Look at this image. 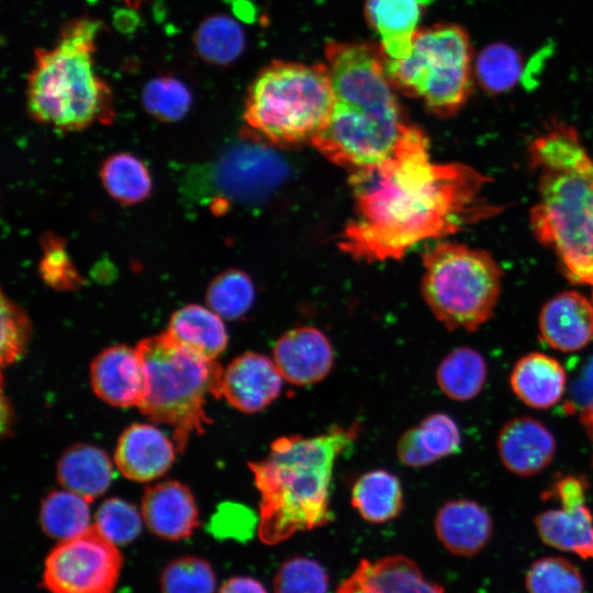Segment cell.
Here are the masks:
<instances>
[{
    "label": "cell",
    "instance_id": "cell-12",
    "mask_svg": "<svg viewBox=\"0 0 593 593\" xmlns=\"http://www.w3.org/2000/svg\"><path fill=\"white\" fill-rule=\"evenodd\" d=\"M91 385L108 404L118 407L137 406L147 389V374L137 348L112 346L92 361Z\"/></svg>",
    "mask_w": 593,
    "mask_h": 593
},
{
    "label": "cell",
    "instance_id": "cell-9",
    "mask_svg": "<svg viewBox=\"0 0 593 593\" xmlns=\"http://www.w3.org/2000/svg\"><path fill=\"white\" fill-rule=\"evenodd\" d=\"M289 174V165L279 153L247 135L189 176L187 188L194 192L192 197L209 200L211 210L221 213L231 205L266 201Z\"/></svg>",
    "mask_w": 593,
    "mask_h": 593
},
{
    "label": "cell",
    "instance_id": "cell-5",
    "mask_svg": "<svg viewBox=\"0 0 593 593\" xmlns=\"http://www.w3.org/2000/svg\"><path fill=\"white\" fill-rule=\"evenodd\" d=\"M334 107L326 65L275 60L249 87L244 120L266 143H312L328 123Z\"/></svg>",
    "mask_w": 593,
    "mask_h": 593
},
{
    "label": "cell",
    "instance_id": "cell-33",
    "mask_svg": "<svg viewBox=\"0 0 593 593\" xmlns=\"http://www.w3.org/2000/svg\"><path fill=\"white\" fill-rule=\"evenodd\" d=\"M191 93L183 82L174 77L149 80L142 91L146 111L160 122L181 120L190 109Z\"/></svg>",
    "mask_w": 593,
    "mask_h": 593
},
{
    "label": "cell",
    "instance_id": "cell-10",
    "mask_svg": "<svg viewBox=\"0 0 593 593\" xmlns=\"http://www.w3.org/2000/svg\"><path fill=\"white\" fill-rule=\"evenodd\" d=\"M122 563L116 545L93 524L51 550L43 585L49 593H113Z\"/></svg>",
    "mask_w": 593,
    "mask_h": 593
},
{
    "label": "cell",
    "instance_id": "cell-23",
    "mask_svg": "<svg viewBox=\"0 0 593 593\" xmlns=\"http://www.w3.org/2000/svg\"><path fill=\"white\" fill-rule=\"evenodd\" d=\"M566 380L563 367L540 353L522 357L510 377L515 395L534 409H548L558 403L564 393Z\"/></svg>",
    "mask_w": 593,
    "mask_h": 593
},
{
    "label": "cell",
    "instance_id": "cell-26",
    "mask_svg": "<svg viewBox=\"0 0 593 593\" xmlns=\"http://www.w3.org/2000/svg\"><path fill=\"white\" fill-rule=\"evenodd\" d=\"M351 505L369 523L389 522L403 510V489L400 479L384 469L360 475L351 489Z\"/></svg>",
    "mask_w": 593,
    "mask_h": 593
},
{
    "label": "cell",
    "instance_id": "cell-30",
    "mask_svg": "<svg viewBox=\"0 0 593 593\" xmlns=\"http://www.w3.org/2000/svg\"><path fill=\"white\" fill-rule=\"evenodd\" d=\"M194 47L200 57L211 64L234 61L245 47V33L232 18L219 14L205 19L197 29Z\"/></svg>",
    "mask_w": 593,
    "mask_h": 593
},
{
    "label": "cell",
    "instance_id": "cell-1",
    "mask_svg": "<svg viewBox=\"0 0 593 593\" xmlns=\"http://www.w3.org/2000/svg\"><path fill=\"white\" fill-rule=\"evenodd\" d=\"M350 176L355 214L339 247L370 262L399 259L501 211L483 197L490 178L460 163L432 161L428 138L413 124L390 158Z\"/></svg>",
    "mask_w": 593,
    "mask_h": 593
},
{
    "label": "cell",
    "instance_id": "cell-31",
    "mask_svg": "<svg viewBox=\"0 0 593 593\" xmlns=\"http://www.w3.org/2000/svg\"><path fill=\"white\" fill-rule=\"evenodd\" d=\"M255 300V287L247 273L230 269L219 273L206 290L209 307L226 320H237L250 309Z\"/></svg>",
    "mask_w": 593,
    "mask_h": 593
},
{
    "label": "cell",
    "instance_id": "cell-20",
    "mask_svg": "<svg viewBox=\"0 0 593 593\" xmlns=\"http://www.w3.org/2000/svg\"><path fill=\"white\" fill-rule=\"evenodd\" d=\"M435 532L443 546L457 556L478 553L492 534V521L484 507L470 500L445 503L435 517Z\"/></svg>",
    "mask_w": 593,
    "mask_h": 593
},
{
    "label": "cell",
    "instance_id": "cell-28",
    "mask_svg": "<svg viewBox=\"0 0 593 593\" xmlns=\"http://www.w3.org/2000/svg\"><path fill=\"white\" fill-rule=\"evenodd\" d=\"M100 179L105 191L123 205L139 203L152 191L147 167L130 153L107 157L100 168Z\"/></svg>",
    "mask_w": 593,
    "mask_h": 593
},
{
    "label": "cell",
    "instance_id": "cell-42",
    "mask_svg": "<svg viewBox=\"0 0 593 593\" xmlns=\"http://www.w3.org/2000/svg\"><path fill=\"white\" fill-rule=\"evenodd\" d=\"M580 419L593 441V403L582 407Z\"/></svg>",
    "mask_w": 593,
    "mask_h": 593
},
{
    "label": "cell",
    "instance_id": "cell-17",
    "mask_svg": "<svg viewBox=\"0 0 593 593\" xmlns=\"http://www.w3.org/2000/svg\"><path fill=\"white\" fill-rule=\"evenodd\" d=\"M114 460L125 478L147 482L170 468L175 460V446L155 426L133 424L120 436Z\"/></svg>",
    "mask_w": 593,
    "mask_h": 593
},
{
    "label": "cell",
    "instance_id": "cell-37",
    "mask_svg": "<svg viewBox=\"0 0 593 593\" xmlns=\"http://www.w3.org/2000/svg\"><path fill=\"white\" fill-rule=\"evenodd\" d=\"M142 518L134 505L113 497L99 506L94 525L114 545H126L139 535Z\"/></svg>",
    "mask_w": 593,
    "mask_h": 593
},
{
    "label": "cell",
    "instance_id": "cell-4",
    "mask_svg": "<svg viewBox=\"0 0 593 593\" xmlns=\"http://www.w3.org/2000/svg\"><path fill=\"white\" fill-rule=\"evenodd\" d=\"M102 26L92 18L71 20L53 47L35 51L26 83L27 111L35 121L63 132L113 121L112 91L93 68Z\"/></svg>",
    "mask_w": 593,
    "mask_h": 593
},
{
    "label": "cell",
    "instance_id": "cell-32",
    "mask_svg": "<svg viewBox=\"0 0 593 593\" xmlns=\"http://www.w3.org/2000/svg\"><path fill=\"white\" fill-rule=\"evenodd\" d=\"M522 74V59L516 51L505 44L485 47L478 56L474 75L481 87L491 93L513 88Z\"/></svg>",
    "mask_w": 593,
    "mask_h": 593
},
{
    "label": "cell",
    "instance_id": "cell-19",
    "mask_svg": "<svg viewBox=\"0 0 593 593\" xmlns=\"http://www.w3.org/2000/svg\"><path fill=\"white\" fill-rule=\"evenodd\" d=\"M142 516L150 532L168 540L187 538L199 526L194 497L178 481L148 486L142 500Z\"/></svg>",
    "mask_w": 593,
    "mask_h": 593
},
{
    "label": "cell",
    "instance_id": "cell-25",
    "mask_svg": "<svg viewBox=\"0 0 593 593\" xmlns=\"http://www.w3.org/2000/svg\"><path fill=\"white\" fill-rule=\"evenodd\" d=\"M112 478L113 469L108 455L91 445L70 447L57 463L59 483L88 502L103 494Z\"/></svg>",
    "mask_w": 593,
    "mask_h": 593
},
{
    "label": "cell",
    "instance_id": "cell-44",
    "mask_svg": "<svg viewBox=\"0 0 593 593\" xmlns=\"http://www.w3.org/2000/svg\"><path fill=\"white\" fill-rule=\"evenodd\" d=\"M592 305H593V293H592Z\"/></svg>",
    "mask_w": 593,
    "mask_h": 593
},
{
    "label": "cell",
    "instance_id": "cell-24",
    "mask_svg": "<svg viewBox=\"0 0 593 593\" xmlns=\"http://www.w3.org/2000/svg\"><path fill=\"white\" fill-rule=\"evenodd\" d=\"M166 334L171 340L206 360H215L227 346V333L222 317L198 304L177 310Z\"/></svg>",
    "mask_w": 593,
    "mask_h": 593
},
{
    "label": "cell",
    "instance_id": "cell-7",
    "mask_svg": "<svg viewBox=\"0 0 593 593\" xmlns=\"http://www.w3.org/2000/svg\"><path fill=\"white\" fill-rule=\"evenodd\" d=\"M391 85L418 97L439 118L455 115L472 91V51L463 29L439 24L418 30L410 54L400 59L383 55Z\"/></svg>",
    "mask_w": 593,
    "mask_h": 593
},
{
    "label": "cell",
    "instance_id": "cell-6",
    "mask_svg": "<svg viewBox=\"0 0 593 593\" xmlns=\"http://www.w3.org/2000/svg\"><path fill=\"white\" fill-rule=\"evenodd\" d=\"M143 359L147 389L138 410L149 419L174 428L182 451L192 433L201 434L210 423L206 396H222L223 369L186 350L164 333L147 337L136 347Z\"/></svg>",
    "mask_w": 593,
    "mask_h": 593
},
{
    "label": "cell",
    "instance_id": "cell-43",
    "mask_svg": "<svg viewBox=\"0 0 593 593\" xmlns=\"http://www.w3.org/2000/svg\"><path fill=\"white\" fill-rule=\"evenodd\" d=\"M424 1H425V3L427 4V3H429V2L433 1V0H424Z\"/></svg>",
    "mask_w": 593,
    "mask_h": 593
},
{
    "label": "cell",
    "instance_id": "cell-14",
    "mask_svg": "<svg viewBox=\"0 0 593 593\" xmlns=\"http://www.w3.org/2000/svg\"><path fill=\"white\" fill-rule=\"evenodd\" d=\"M273 362L284 380L294 385H309L323 380L332 370L333 348L317 328H293L276 342Z\"/></svg>",
    "mask_w": 593,
    "mask_h": 593
},
{
    "label": "cell",
    "instance_id": "cell-21",
    "mask_svg": "<svg viewBox=\"0 0 593 593\" xmlns=\"http://www.w3.org/2000/svg\"><path fill=\"white\" fill-rule=\"evenodd\" d=\"M460 441L456 422L445 413H434L402 434L396 444V455L405 466L425 467L457 454Z\"/></svg>",
    "mask_w": 593,
    "mask_h": 593
},
{
    "label": "cell",
    "instance_id": "cell-11",
    "mask_svg": "<svg viewBox=\"0 0 593 593\" xmlns=\"http://www.w3.org/2000/svg\"><path fill=\"white\" fill-rule=\"evenodd\" d=\"M586 482L579 477H564L552 490L561 507L536 516L538 535L547 545L593 559V515L585 505Z\"/></svg>",
    "mask_w": 593,
    "mask_h": 593
},
{
    "label": "cell",
    "instance_id": "cell-40",
    "mask_svg": "<svg viewBox=\"0 0 593 593\" xmlns=\"http://www.w3.org/2000/svg\"><path fill=\"white\" fill-rule=\"evenodd\" d=\"M573 398L578 403L582 404V407L593 403V357L574 384Z\"/></svg>",
    "mask_w": 593,
    "mask_h": 593
},
{
    "label": "cell",
    "instance_id": "cell-2",
    "mask_svg": "<svg viewBox=\"0 0 593 593\" xmlns=\"http://www.w3.org/2000/svg\"><path fill=\"white\" fill-rule=\"evenodd\" d=\"M359 423L332 426L316 436L277 438L269 454L249 462L260 494L258 536L277 545L332 519L329 495L337 458L356 441Z\"/></svg>",
    "mask_w": 593,
    "mask_h": 593
},
{
    "label": "cell",
    "instance_id": "cell-38",
    "mask_svg": "<svg viewBox=\"0 0 593 593\" xmlns=\"http://www.w3.org/2000/svg\"><path fill=\"white\" fill-rule=\"evenodd\" d=\"M40 273L49 287L56 290L78 289L83 280L70 260L61 237L46 234L42 238Z\"/></svg>",
    "mask_w": 593,
    "mask_h": 593
},
{
    "label": "cell",
    "instance_id": "cell-18",
    "mask_svg": "<svg viewBox=\"0 0 593 593\" xmlns=\"http://www.w3.org/2000/svg\"><path fill=\"white\" fill-rule=\"evenodd\" d=\"M539 333L551 348L572 353L593 339V305L575 291L550 299L539 314Z\"/></svg>",
    "mask_w": 593,
    "mask_h": 593
},
{
    "label": "cell",
    "instance_id": "cell-39",
    "mask_svg": "<svg viewBox=\"0 0 593 593\" xmlns=\"http://www.w3.org/2000/svg\"><path fill=\"white\" fill-rule=\"evenodd\" d=\"M30 322L24 311L1 295V363L11 365L25 351L30 336Z\"/></svg>",
    "mask_w": 593,
    "mask_h": 593
},
{
    "label": "cell",
    "instance_id": "cell-34",
    "mask_svg": "<svg viewBox=\"0 0 593 593\" xmlns=\"http://www.w3.org/2000/svg\"><path fill=\"white\" fill-rule=\"evenodd\" d=\"M528 593H583L579 569L562 557H546L535 561L527 571Z\"/></svg>",
    "mask_w": 593,
    "mask_h": 593
},
{
    "label": "cell",
    "instance_id": "cell-27",
    "mask_svg": "<svg viewBox=\"0 0 593 593\" xmlns=\"http://www.w3.org/2000/svg\"><path fill=\"white\" fill-rule=\"evenodd\" d=\"M486 372V363L480 353L469 347H459L441 360L436 380L448 398L468 401L481 392Z\"/></svg>",
    "mask_w": 593,
    "mask_h": 593
},
{
    "label": "cell",
    "instance_id": "cell-3",
    "mask_svg": "<svg viewBox=\"0 0 593 593\" xmlns=\"http://www.w3.org/2000/svg\"><path fill=\"white\" fill-rule=\"evenodd\" d=\"M529 158L538 176L530 211L536 238L556 253L572 282L593 284V160L566 124L535 138Z\"/></svg>",
    "mask_w": 593,
    "mask_h": 593
},
{
    "label": "cell",
    "instance_id": "cell-22",
    "mask_svg": "<svg viewBox=\"0 0 593 593\" xmlns=\"http://www.w3.org/2000/svg\"><path fill=\"white\" fill-rule=\"evenodd\" d=\"M424 0H368L366 16L381 40L382 54L392 59L406 57L417 24Z\"/></svg>",
    "mask_w": 593,
    "mask_h": 593
},
{
    "label": "cell",
    "instance_id": "cell-36",
    "mask_svg": "<svg viewBox=\"0 0 593 593\" xmlns=\"http://www.w3.org/2000/svg\"><path fill=\"white\" fill-rule=\"evenodd\" d=\"M273 590L275 593H327L328 577L315 560L292 557L277 570Z\"/></svg>",
    "mask_w": 593,
    "mask_h": 593
},
{
    "label": "cell",
    "instance_id": "cell-41",
    "mask_svg": "<svg viewBox=\"0 0 593 593\" xmlns=\"http://www.w3.org/2000/svg\"><path fill=\"white\" fill-rule=\"evenodd\" d=\"M219 593H267L265 586L248 577H234L221 586Z\"/></svg>",
    "mask_w": 593,
    "mask_h": 593
},
{
    "label": "cell",
    "instance_id": "cell-35",
    "mask_svg": "<svg viewBox=\"0 0 593 593\" xmlns=\"http://www.w3.org/2000/svg\"><path fill=\"white\" fill-rule=\"evenodd\" d=\"M160 588L163 593H214L215 575L208 561L186 556L166 566Z\"/></svg>",
    "mask_w": 593,
    "mask_h": 593
},
{
    "label": "cell",
    "instance_id": "cell-29",
    "mask_svg": "<svg viewBox=\"0 0 593 593\" xmlns=\"http://www.w3.org/2000/svg\"><path fill=\"white\" fill-rule=\"evenodd\" d=\"M40 522L47 536L71 539L91 526L89 502L68 490L52 492L42 502Z\"/></svg>",
    "mask_w": 593,
    "mask_h": 593
},
{
    "label": "cell",
    "instance_id": "cell-16",
    "mask_svg": "<svg viewBox=\"0 0 593 593\" xmlns=\"http://www.w3.org/2000/svg\"><path fill=\"white\" fill-rule=\"evenodd\" d=\"M496 446L504 467L521 477L539 473L556 452L551 432L539 421L527 416L508 421L500 430Z\"/></svg>",
    "mask_w": 593,
    "mask_h": 593
},
{
    "label": "cell",
    "instance_id": "cell-8",
    "mask_svg": "<svg viewBox=\"0 0 593 593\" xmlns=\"http://www.w3.org/2000/svg\"><path fill=\"white\" fill-rule=\"evenodd\" d=\"M423 262V296L449 331L473 332L493 315L502 270L489 253L443 242L424 254Z\"/></svg>",
    "mask_w": 593,
    "mask_h": 593
},
{
    "label": "cell",
    "instance_id": "cell-15",
    "mask_svg": "<svg viewBox=\"0 0 593 593\" xmlns=\"http://www.w3.org/2000/svg\"><path fill=\"white\" fill-rule=\"evenodd\" d=\"M336 593H444V589L426 579L410 558L392 555L361 560Z\"/></svg>",
    "mask_w": 593,
    "mask_h": 593
},
{
    "label": "cell",
    "instance_id": "cell-13",
    "mask_svg": "<svg viewBox=\"0 0 593 593\" xmlns=\"http://www.w3.org/2000/svg\"><path fill=\"white\" fill-rule=\"evenodd\" d=\"M282 379L273 360L258 353H244L223 371L222 396L243 413H257L280 395Z\"/></svg>",
    "mask_w": 593,
    "mask_h": 593
}]
</instances>
